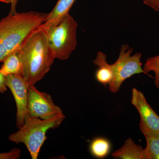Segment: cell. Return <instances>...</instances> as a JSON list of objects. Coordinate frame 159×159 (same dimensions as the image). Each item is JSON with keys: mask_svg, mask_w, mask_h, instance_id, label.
Instances as JSON below:
<instances>
[{"mask_svg": "<svg viewBox=\"0 0 159 159\" xmlns=\"http://www.w3.org/2000/svg\"><path fill=\"white\" fill-rule=\"evenodd\" d=\"M17 51L22 67V77L29 86L43 78L55 59L46 31L41 28L33 31Z\"/></svg>", "mask_w": 159, "mask_h": 159, "instance_id": "obj_1", "label": "cell"}, {"mask_svg": "<svg viewBox=\"0 0 159 159\" xmlns=\"http://www.w3.org/2000/svg\"><path fill=\"white\" fill-rule=\"evenodd\" d=\"M48 14L36 11L8 15L0 20V43L9 54L17 50L33 31L43 24Z\"/></svg>", "mask_w": 159, "mask_h": 159, "instance_id": "obj_2", "label": "cell"}, {"mask_svg": "<svg viewBox=\"0 0 159 159\" xmlns=\"http://www.w3.org/2000/svg\"><path fill=\"white\" fill-rule=\"evenodd\" d=\"M65 119L64 114L48 119L31 117L28 114L24 125L17 132L9 136V140L16 144L23 143L31 158L37 159L41 148L47 139L48 131L59 127Z\"/></svg>", "mask_w": 159, "mask_h": 159, "instance_id": "obj_3", "label": "cell"}, {"mask_svg": "<svg viewBox=\"0 0 159 159\" xmlns=\"http://www.w3.org/2000/svg\"><path fill=\"white\" fill-rule=\"evenodd\" d=\"M77 27V22L68 14L57 25L44 29L55 59H68L76 48Z\"/></svg>", "mask_w": 159, "mask_h": 159, "instance_id": "obj_4", "label": "cell"}, {"mask_svg": "<svg viewBox=\"0 0 159 159\" xmlns=\"http://www.w3.org/2000/svg\"><path fill=\"white\" fill-rule=\"evenodd\" d=\"M132 48L128 44H123L121 47L118 59L114 64L115 77L109 89L113 93L119 92L124 81L137 74H144L141 62L142 54L136 53L131 56Z\"/></svg>", "mask_w": 159, "mask_h": 159, "instance_id": "obj_5", "label": "cell"}, {"mask_svg": "<svg viewBox=\"0 0 159 159\" xmlns=\"http://www.w3.org/2000/svg\"><path fill=\"white\" fill-rule=\"evenodd\" d=\"M28 113L29 116L42 119L63 114L49 94L39 90L34 85L30 86L28 91Z\"/></svg>", "mask_w": 159, "mask_h": 159, "instance_id": "obj_6", "label": "cell"}, {"mask_svg": "<svg viewBox=\"0 0 159 159\" xmlns=\"http://www.w3.org/2000/svg\"><path fill=\"white\" fill-rule=\"evenodd\" d=\"M131 102L139 112L140 116V129L143 135H159V116L147 102L141 91L134 88Z\"/></svg>", "mask_w": 159, "mask_h": 159, "instance_id": "obj_7", "label": "cell"}, {"mask_svg": "<svg viewBox=\"0 0 159 159\" xmlns=\"http://www.w3.org/2000/svg\"><path fill=\"white\" fill-rule=\"evenodd\" d=\"M5 83L11 91L16 106V125L18 129L24 125L28 115V91L29 86L22 76L10 74L6 76Z\"/></svg>", "mask_w": 159, "mask_h": 159, "instance_id": "obj_8", "label": "cell"}, {"mask_svg": "<svg viewBox=\"0 0 159 159\" xmlns=\"http://www.w3.org/2000/svg\"><path fill=\"white\" fill-rule=\"evenodd\" d=\"M93 62L98 67L95 74L97 81L104 86L109 85L115 77L113 65L109 64L106 55L100 51L97 53V57Z\"/></svg>", "mask_w": 159, "mask_h": 159, "instance_id": "obj_9", "label": "cell"}, {"mask_svg": "<svg viewBox=\"0 0 159 159\" xmlns=\"http://www.w3.org/2000/svg\"><path fill=\"white\" fill-rule=\"evenodd\" d=\"M76 0H58L54 9L48 13L47 18L39 28L45 29L58 24L66 15L69 14Z\"/></svg>", "mask_w": 159, "mask_h": 159, "instance_id": "obj_10", "label": "cell"}, {"mask_svg": "<svg viewBox=\"0 0 159 159\" xmlns=\"http://www.w3.org/2000/svg\"><path fill=\"white\" fill-rule=\"evenodd\" d=\"M112 157L117 159H145L144 149L131 139H126L122 147L112 154Z\"/></svg>", "mask_w": 159, "mask_h": 159, "instance_id": "obj_11", "label": "cell"}, {"mask_svg": "<svg viewBox=\"0 0 159 159\" xmlns=\"http://www.w3.org/2000/svg\"><path fill=\"white\" fill-rule=\"evenodd\" d=\"M0 72L4 76L15 74L22 76V67L17 50L9 54L3 61Z\"/></svg>", "mask_w": 159, "mask_h": 159, "instance_id": "obj_12", "label": "cell"}, {"mask_svg": "<svg viewBox=\"0 0 159 159\" xmlns=\"http://www.w3.org/2000/svg\"><path fill=\"white\" fill-rule=\"evenodd\" d=\"M111 150V144L107 139L97 137L94 139L89 145V150L92 155L99 159H103L108 155Z\"/></svg>", "mask_w": 159, "mask_h": 159, "instance_id": "obj_13", "label": "cell"}, {"mask_svg": "<svg viewBox=\"0 0 159 159\" xmlns=\"http://www.w3.org/2000/svg\"><path fill=\"white\" fill-rule=\"evenodd\" d=\"M146 147L144 149L145 159H159V135H144Z\"/></svg>", "mask_w": 159, "mask_h": 159, "instance_id": "obj_14", "label": "cell"}, {"mask_svg": "<svg viewBox=\"0 0 159 159\" xmlns=\"http://www.w3.org/2000/svg\"><path fill=\"white\" fill-rule=\"evenodd\" d=\"M143 69L147 75L150 72L154 73V84L157 89H159V54L146 60Z\"/></svg>", "mask_w": 159, "mask_h": 159, "instance_id": "obj_15", "label": "cell"}, {"mask_svg": "<svg viewBox=\"0 0 159 159\" xmlns=\"http://www.w3.org/2000/svg\"><path fill=\"white\" fill-rule=\"evenodd\" d=\"M20 155V150L15 148L8 152H0V159H17Z\"/></svg>", "mask_w": 159, "mask_h": 159, "instance_id": "obj_16", "label": "cell"}, {"mask_svg": "<svg viewBox=\"0 0 159 159\" xmlns=\"http://www.w3.org/2000/svg\"><path fill=\"white\" fill-rule=\"evenodd\" d=\"M143 2L155 11H159V0H143Z\"/></svg>", "mask_w": 159, "mask_h": 159, "instance_id": "obj_17", "label": "cell"}, {"mask_svg": "<svg viewBox=\"0 0 159 159\" xmlns=\"http://www.w3.org/2000/svg\"><path fill=\"white\" fill-rule=\"evenodd\" d=\"M6 76L0 72V93H3L7 91V87L5 83Z\"/></svg>", "mask_w": 159, "mask_h": 159, "instance_id": "obj_18", "label": "cell"}, {"mask_svg": "<svg viewBox=\"0 0 159 159\" xmlns=\"http://www.w3.org/2000/svg\"><path fill=\"white\" fill-rule=\"evenodd\" d=\"M19 0H10L11 9H10V14H14L16 13V6Z\"/></svg>", "mask_w": 159, "mask_h": 159, "instance_id": "obj_19", "label": "cell"}, {"mask_svg": "<svg viewBox=\"0 0 159 159\" xmlns=\"http://www.w3.org/2000/svg\"><path fill=\"white\" fill-rule=\"evenodd\" d=\"M0 2L6 3H10V0H0Z\"/></svg>", "mask_w": 159, "mask_h": 159, "instance_id": "obj_20", "label": "cell"}]
</instances>
